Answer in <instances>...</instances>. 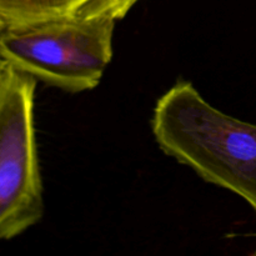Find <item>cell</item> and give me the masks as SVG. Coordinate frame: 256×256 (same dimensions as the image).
<instances>
[{"label": "cell", "instance_id": "cell-4", "mask_svg": "<svg viewBox=\"0 0 256 256\" xmlns=\"http://www.w3.org/2000/svg\"><path fill=\"white\" fill-rule=\"evenodd\" d=\"M140 0H0L4 28L54 19H122Z\"/></svg>", "mask_w": 256, "mask_h": 256}, {"label": "cell", "instance_id": "cell-2", "mask_svg": "<svg viewBox=\"0 0 256 256\" xmlns=\"http://www.w3.org/2000/svg\"><path fill=\"white\" fill-rule=\"evenodd\" d=\"M116 20L54 19L0 32V56L19 72L69 92L92 90L112 58Z\"/></svg>", "mask_w": 256, "mask_h": 256}, {"label": "cell", "instance_id": "cell-3", "mask_svg": "<svg viewBox=\"0 0 256 256\" xmlns=\"http://www.w3.org/2000/svg\"><path fill=\"white\" fill-rule=\"evenodd\" d=\"M35 86L36 79L6 65L0 80V242L19 236L44 215Z\"/></svg>", "mask_w": 256, "mask_h": 256}, {"label": "cell", "instance_id": "cell-1", "mask_svg": "<svg viewBox=\"0 0 256 256\" xmlns=\"http://www.w3.org/2000/svg\"><path fill=\"white\" fill-rule=\"evenodd\" d=\"M152 129L165 154L256 212V125L215 109L192 82H179L158 100Z\"/></svg>", "mask_w": 256, "mask_h": 256}, {"label": "cell", "instance_id": "cell-5", "mask_svg": "<svg viewBox=\"0 0 256 256\" xmlns=\"http://www.w3.org/2000/svg\"><path fill=\"white\" fill-rule=\"evenodd\" d=\"M6 65H8L6 62H5V60L0 56V80H2V75H4L5 69H6Z\"/></svg>", "mask_w": 256, "mask_h": 256}, {"label": "cell", "instance_id": "cell-6", "mask_svg": "<svg viewBox=\"0 0 256 256\" xmlns=\"http://www.w3.org/2000/svg\"><path fill=\"white\" fill-rule=\"evenodd\" d=\"M2 29H4V24H2V20H0V32H2Z\"/></svg>", "mask_w": 256, "mask_h": 256}]
</instances>
